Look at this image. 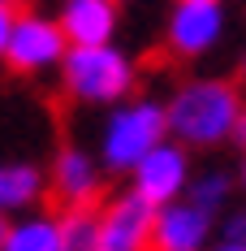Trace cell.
Masks as SVG:
<instances>
[{"label":"cell","mask_w":246,"mask_h":251,"mask_svg":"<svg viewBox=\"0 0 246 251\" xmlns=\"http://www.w3.org/2000/svg\"><path fill=\"white\" fill-rule=\"evenodd\" d=\"M4 238H9V217L0 212V247H4Z\"/></svg>","instance_id":"d6986e66"},{"label":"cell","mask_w":246,"mask_h":251,"mask_svg":"<svg viewBox=\"0 0 246 251\" xmlns=\"http://www.w3.org/2000/svg\"><path fill=\"white\" fill-rule=\"evenodd\" d=\"M4 4H18V0H4Z\"/></svg>","instance_id":"44dd1931"},{"label":"cell","mask_w":246,"mask_h":251,"mask_svg":"<svg viewBox=\"0 0 246 251\" xmlns=\"http://www.w3.org/2000/svg\"><path fill=\"white\" fill-rule=\"evenodd\" d=\"M229 191H233V177L224 169H203V174H195L186 182V200L195 208H203V212H212V217L229 203Z\"/></svg>","instance_id":"5bb4252c"},{"label":"cell","mask_w":246,"mask_h":251,"mask_svg":"<svg viewBox=\"0 0 246 251\" xmlns=\"http://www.w3.org/2000/svg\"><path fill=\"white\" fill-rule=\"evenodd\" d=\"M238 186L246 191V151H242V169H238Z\"/></svg>","instance_id":"ffe728a7"},{"label":"cell","mask_w":246,"mask_h":251,"mask_svg":"<svg viewBox=\"0 0 246 251\" xmlns=\"http://www.w3.org/2000/svg\"><path fill=\"white\" fill-rule=\"evenodd\" d=\"M212 251H246V247H242V243H224V238H221V243H216Z\"/></svg>","instance_id":"ac0fdd59"},{"label":"cell","mask_w":246,"mask_h":251,"mask_svg":"<svg viewBox=\"0 0 246 251\" xmlns=\"http://www.w3.org/2000/svg\"><path fill=\"white\" fill-rule=\"evenodd\" d=\"M212 4H221V0H212Z\"/></svg>","instance_id":"7402d4cb"},{"label":"cell","mask_w":246,"mask_h":251,"mask_svg":"<svg viewBox=\"0 0 246 251\" xmlns=\"http://www.w3.org/2000/svg\"><path fill=\"white\" fill-rule=\"evenodd\" d=\"M0 251H61V226L48 212H35L22 221H9V238Z\"/></svg>","instance_id":"7c38bea8"},{"label":"cell","mask_w":246,"mask_h":251,"mask_svg":"<svg viewBox=\"0 0 246 251\" xmlns=\"http://www.w3.org/2000/svg\"><path fill=\"white\" fill-rule=\"evenodd\" d=\"M61 30L74 48H99L117 30V9L112 0H69L61 13Z\"/></svg>","instance_id":"30bf717a"},{"label":"cell","mask_w":246,"mask_h":251,"mask_svg":"<svg viewBox=\"0 0 246 251\" xmlns=\"http://www.w3.org/2000/svg\"><path fill=\"white\" fill-rule=\"evenodd\" d=\"M229 139H233V143H238V148L246 151V108L238 113V122H233V134H229Z\"/></svg>","instance_id":"e0dca14e"},{"label":"cell","mask_w":246,"mask_h":251,"mask_svg":"<svg viewBox=\"0 0 246 251\" xmlns=\"http://www.w3.org/2000/svg\"><path fill=\"white\" fill-rule=\"evenodd\" d=\"M221 26H224L221 4H212V0H181L173 9V22H169V44L181 56H199V52H207L221 39Z\"/></svg>","instance_id":"9c48e42d"},{"label":"cell","mask_w":246,"mask_h":251,"mask_svg":"<svg viewBox=\"0 0 246 251\" xmlns=\"http://www.w3.org/2000/svg\"><path fill=\"white\" fill-rule=\"evenodd\" d=\"M56 226L61 251H99V208H65Z\"/></svg>","instance_id":"4fadbf2b"},{"label":"cell","mask_w":246,"mask_h":251,"mask_svg":"<svg viewBox=\"0 0 246 251\" xmlns=\"http://www.w3.org/2000/svg\"><path fill=\"white\" fill-rule=\"evenodd\" d=\"M13 22H18L13 4H4V0H0V52L9 48V35H13Z\"/></svg>","instance_id":"2e32d148"},{"label":"cell","mask_w":246,"mask_h":251,"mask_svg":"<svg viewBox=\"0 0 246 251\" xmlns=\"http://www.w3.org/2000/svg\"><path fill=\"white\" fill-rule=\"evenodd\" d=\"M169 134V122H164V108L151 100H134V104H121L108 126H104V139H99V160L108 169H134L143 156H147L156 143H164Z\"/></svg>","instance_id":"7a4b0ae2"},{"label":"cell","mask_w":246,"mask_h":251,"mask_svg":"<svg viewBox=\"0 0 246 251\" xmlns=\"http://www.w3.org/2000/svg\"><path fill=\"white\" fill-rule=\"evenodd\" d=\"M134 174V195H143L151 208H164V203L181 200L186 195V182H190V160H186V148L181 143H156V148L130 169Z\"/></svg>","instance_id":"277c9868"},{"label":"cell","mask_w":246,"mask_h":251,"mask_svg":"<svg viewBox=\"0 0 246 251\" xmlns=\"http://www.w3.org/2000/svg\"><path fill=\"white\" fill-rule=\"evenodd\" d=\"M99 191H104V177L99 165L78 148H61L52 160V195L65 203V208H95Z\"/></svg>","instance_id":"ba28073f"},{"label":"cell","mask_w":246,"mask_h":251,"mask_svg":"<svg viewBox=\"0 0 246 251\" xmlns=\"http://www.w3.org/2000/svg\"><path fill=\"white\" fill-rule=\"evenodd\" d=\"M216 229V217L195 208L190 200H173L156 208V226H151V251H203Z\"/></svg>","instance_id":"52a82bcc"},{"label":"cell","mask_w":246,"mask_h":251,"mask_svg":"<svg viewBox=\"0 0 246 251\" xmlns=\"http://www.w3.org/2000/svg\"><path fill=\"white\" fill-rule=\"evenodd\" d=\"M65 30L56 22H44L35 13H22L13 22V35H9V48H4V61L13 74H35L44 65H56L65 61Z\"/></svg>","instance_id":"8992f818"},{"label":"cell","mask_w":246,"mask_h":251,"mask_svg":"<svg viewBox=\"0 0 246 251\" xmlns=\"http://www.w3.org/2000/svg\"><path fill=\"white\" fill-rule=\"evenodd\" d=\"M39 195H44V174L35 165H22V160L0 165V212L4 217L39 203Z\"/></svg>","instance_id":"8fae6325"},{"label":"cell","mask_w":246,"mask_h":251,"mask_svg":"<svg viewBox=\"0 0 246 251\" xmlns=\"http://www.w3.org/2000/svg\"><path fill=\"white\" fill-rule=\"evenodd\" d=\"M221 234H224V243H242V247H246V208H238V212L224 217Z\"/></svg>","instance_id":"9a60e30c"},{"label":"cell","mask_w":246,"mask_h":251,"mask_svg":"<svg viewBox=\"0 0 246 251\" xmlns=\"http://www.w3.org/2000/svg\"><path fill=\"white\" fill-rule=\"evenodd\" d=\"M238 113H242V100L229 82H186L169 100L164 122L181 148H216L233 134Z\"/></svg>","instance_id":"6da1fadb"},{"label":"cell","mask_w":246,"mask_h":251,"mask_svg":"<svg viewBox=\"0 0 246 251\" xmlns=\"http://www.w3.org/2000/svg\"><path fill=\"white\" fill-rule=\"evenodd\" d=\"M65 87H69V96L87 104H112L134 87V65L125 52L108 48V44L69 48L65 52Z\"/></svg>","instance_id":"3957f363"},{"label":"cell","mask_w":246,"mask_h":251,"mask_svg":"<svg viewBox=\"0 0 246 251\" xmlns=\"http://www.w3.org/2000/svg\"><path fill=\"white\" fill-rule=\"evenodd\" d=\"M156 208L143 195L125 191L99 208V251H151Z\"/></svg>","instance_id":"5b68a950"}]
</instances>
